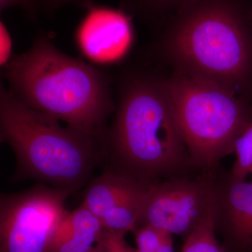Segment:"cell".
I'll list each match as a JSON object with an SVG mask.
<instances>
[{
	"mask_svg": "<svg viewBox=\"0 0 252 252\" xmlns=\"http://www.w3.org/2000/svg\"><path fill=\"white\" fill-rule=\"evenodd\" d=\"M216 230L212 205L200 224L186 238L181 252H223L217 240Z\"/></svg>",
	"mask_w": 252,
	"mask_h": 252,
	"instance_id": "cell-12",
	"label": "cell"
},
{
	"mask_svg": "<svg viewBox=\"0 0 252 252\" xmlns=\"http://www.w3.org/2000/svg\"><path fill=\"white\" fill-rule=\"evenodd\" d=\"M13 40L4 21H0V65L4 68L13 56Z\"/></svg>",
	"mask_w": 252,
	"mask_h": 252,
	"instance_id": "cell-17",
	"label": "cell"
},
{
	"mask_svg": "<svg viewBox=\"0 0 252 252\" xmlns=\"http://www.w3.org/2000/svg\"><path fill=\"white\" fill-rule=\"evenodd\" d=\"M197 1L198 0H126L130 6L147 14L160 12L172 7L180 9Z\"/></svg>",
	"mask_w": 252,
	"mask_h": 252,
	"instance_id": "cell-15",
	"label": "cell"
},
{
	"mask_svg": "<svg viewBox=\"0 0 252 252\" xmlns=\"http://www.w3.org/2000/svg\"><path fill=\"white\" fill-rule=\"evenodd\" d=\"M19 6L22 8L32 20L35 21L39 9L38 0H0V11L11 7Z\"/></svg>",
	"mask_w": 252,
	"mask_h": 252,
	"instance_id": "cell-18",
	"label": "cell"
},
{
	"mask_svg": "<svg viewBox=\"0 0 252 252\" xmlns=\"http://www.w3.org/2000/svg\"><path fill=\"white\" fill-rule=\"evenodd\" d=\"M39 6L49 14H53L56 10L63 5L74 4L82 9H86L90 5L94 4V0H38Z\"/></svg>",
	"mask_w": 252,
	"mask_h": 252,
	"instance_id": "cell-19",
	"label": "cell"
},
{
	"mask_svg": "<svg viewBox=\"0 0 252 252\" xmlns=\"http://www.w3.org/2000/svg\"><path fill=\"white\" fill-rule=\"evenodd\" d=\"M74 32L81 54L96 67H110L126 57L135 39L132 18L126 11L94 3Z\"/></svg>",
	"mask_w": 252,
	"mask_h": 252,
	"instance_id": "cell-8",
	"label": "cell"
},
{
	"mask_svg": "<svg viewBox=\"0 0 252 252\" xmlns=\"http://www.w3.org/2000/svg\"><path fill=\"white\" fill-rule=\"evenodd\" d=\"M236 160L229 175L238 180H245L252 170V119L235 140Z\"/></svg>",
	"mask_w": 252,
	"mask_h": 252,
	"instance_id": "cell-13",
	"label": "cell"
},
{
	"mask_svg": "<svg viewBox=\"0 0 252 252\" xmlns=\"http://www.w3.org/2000/svg\"><path fill=\"white\" fill-rule=\"evenodd\" d=\"M73 191L37 185L0 198V252H51L53 238L67 214Z\"/></svg>",
	"mask_w": 252,
	"mask_h": 252,
	"instance_id": "cell-6",
	"label": "cell"
},
{
	"mask_svg": "<svg viewBox=\"0 0 252 252\" xmlns=\"http://www.w3.org/2000/svg\"><path fill=\"white\" fill-rule=\"evenodd\" d=\"M165 81L193 166L212 170L234 152L235 140L252 119V101L185 74Z\"/></svg>",
	"mask_w": 252,
	"mask_h": 252,
	"instance_id": "cell-5",
	"label": "cell"
},
{
	"mask_svg": "<svg viewBox=\"0 0 252 252\" xmlns=\"http://www.w3.org/2000/svg\"><path fill=\"white\" fill-rule=\"evenodd\" d=\"M124 236L121 233L103 228L97 243L100 244L103 252H135L134 249L126 244Z\"/></svg>",
	"mask_w": 252,
	"mask_h": 252,
	"instance_id": "cell-16",
	"label": "cell"
},
{
	"mask_svg": "<svg viewBox=\"0 0 252 252\" xmlns=\"http://www.w3.org/2000/svg\"><path fill=\"white\" fill-rule=\"evenodd\" d=\"M133 232L137 247L135 252H157L165 233L149 225H140Z\"/></svg>",
	"mask_w": 252,
	"mask_h": 252,
	"instance_id": "cell-14",
	"label": "cell"
},
{
	"mask_svg": "<svg viewBox=\"0 0 252 252\" xmlns=\"http://www.w3.org/2000/svg\"><path fill=\"white\" fill-rule=\"evenodd\" d=\"M151 184L115 169L106 170L87 187L82 205L100 220L111 209L143 198Z\"/></svg>",
	"mask_w": 252,
	"mask_h": 252,
	"instance_id": "cell-10",
	"label": "cell"
},
{
	"mask_svg": "<svg viewBox=\"0 0 252 252\" xmlns=\"http://www.w3.org/2000/svg\"><path fill=\"white\" fill-rule=\"evenodd\" d=\"M4 69L9 91L20 102L103 143L115 104L102 69L64 54L42 34Z\"/></svg>",
	"mask_w": 252,
	"mask_h": 252,
	"instance_id": "cell-1",
	"label": "cell"
},
{
	"mask_svg": "<svg viewBox=\"0 0 252 252\" xmlns=\"http://www.w3.org/2000/svg\"><path fill=\"white\" fill-rule=\"evenodd\" d=\"M103 144L116 170L147 183L183 176L193 166L165 81L148 76L122 83Z\"/></svg>",
	"mask_w": 252,
	"mask_h": 252,
	"instance_id": "cell-2",
	"label": "cell"
},
{
	"mask_svg": "<svg viewBox=\"0 0 252 252\" xmlns=\"http://www.w3.org/2000/svg\"><path fill=\"white\" fill-rule=\"evenodd\" d=\"M250 173H251L252 175V170H251V172H250Z\"/></svg>",
	"mask_w": 252,
	"mask_h": 252,
	"instance_id": "cell-21",
	"label": "cell"
},
{
	"mask_svg": "<svg viewBox=\"0 0 252 252\" xmlns=\"http://www.w3.org/2000/svg\"><path fill=\"white\" fill-rule=\"evenodd\" d=\"M0 140L14 151L18 164L16 178L41 181L72 191L90 179L98 161L101 143L25 105L2 84Z\"/></svg>",
	"mask_w": 252,
	"mask_h": 252,
	"instance_id": "cell-4",
	"label": "cell"
},
{
	"mask_svg": "<svg viewBox=\"0 0 252 252\" xmlns=\"http://www.w3.org/2000/svg\"><path fill=\"white\" fill-rule=\"evenodd\" d=\"M157 252H174L173 238L172 235L165 233L161 245Z\"/></svg>",
	"mask_w": 252,
	"mask_h": 252,
	"instance_id": "cell-20",
	"label": "cell"
},
{
	"mask_svg": "<svg viewBox=\"0 0 252 252\" xmlns=\"http://www.w3.org/2000/svg\"><path fill=\"white\" fill-rule=\"evenodd\" d=\"M74 231L54 252H85L98 242L103 227L100 220L84 205L70 212Z\"/></svg>",
	"mask_w": 252,
	"mask_h": 252,
	"instance_id": "cell-11",
	"label": "cell"
},
{
	"mask_svg": "<svg viewBox=\"0 0 252 252\" xmlns=\"http://www.w3.org/2000/svg\"><path fill=\"white\" fill-rule=\"evenodd\" d=\"M165 41L180 74L252 98V6L239 0H198L179 10Z\"/></svg>",
	"mask_w": 252,
	"mask_h": 252,
	"instance_id": "cell-3",
	"label": "cell"
},
{
	"mask_svg": "<svg viewBox=\"0 0 252 252\" xmlns=\"http://www.w3.org/2000/svg\"><path fill=\"white\" fill-rule=\"evenodd\" d=\"M212 205L216 228H223L239 252L252 251V182L229 174L215 177Z\"/></svg>",
	"mask_w": 252,
	"mask_h": 252,
	"instance_id": "cell-9",
	"label": "cell"
},
{
	"mask_svg": "<svg viewBox=\"0 0 252 252\" xmlns=\"http://www.w3.org/2000/svg\"><path fill=\"white\" fill-rule=\"evenodd\" d=\"M215 177H172L149 185L137 226L149 225L169 234L187 236L210 211Z\"/></svg>",
	"mask_w": 252,
	"mask_h": 252,
	"instance_id": "cell-7",
	"label": "cell"
}]
</instances>
